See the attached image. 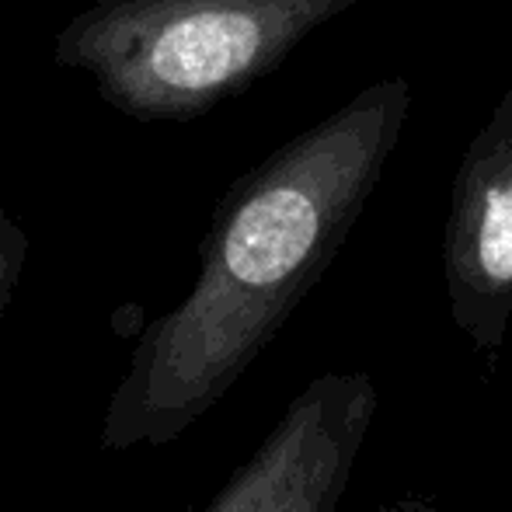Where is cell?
Instances as JSON below:
<instances>
[{"instance_id":"cell-4","label":"cell","mask_w":512,"mask_h":512,"mask_svg":"<svg viewBox=\"0 0 512 512\" xmlns=\"http://www.w3.org/2000/svg\"><path fill=\"white\" fill-rule=\"evenodd\" d=\"M450 321L495 359L512 324V88L460 157L443 227Z\"/></svg>"},{"instance_id":"cell-3","label":"cell","mask_w":512,"mask_h":512,"mask_svg":"<svg viewBox=\"0 0 512 512\" xmlns=\"http://www.w3.org/2000/svg\"><path fill=\"white\" fill-rule=\"evenodd\" d=\"M380 408L370 373H317L258 450L189 512H338Z\"/></svg>"},{"instance_id":"cell-2","label":"cell","mask_w":512,"mask_h":512,"mask_svg":"<svg viewBox=\"0 0 512 512\" xmlns=\"http://www.w3.org/2000/svg\"><path fill=\"white\" fill-rule=\"evenodd\" d=\"M359 0H95L53 60L140 122H185L241 95Z\"/></svg>"},{"instance_id":"cell-6","label":"cell","mask_w":512,"mask_h":512,"mask_svg":"<svg viewBox=\"0 0 512 512\" xmlns=\"http://www.w3.org/2000/svg\"><path fill=\"white\" fill-rule=\"evenodd\" d=\"M363 512H443L436 502L429 499H418V495H405V499H394V502H380L373 509H363Z\"/></svg>"},{"instance_id":"cell-1","label":"cell","mask_w":512,"mask_h":512,"mask_svg":"<svg viewBox=\"0 0 512 512\" xmlns=\"http://www.w3.org/2000/svg\"><path fill=\"white\" fill-rule=\"evenodd\" d=\"M408 112V77L366 84L230 185L192 290L129 352L105 405V450L168 446L227 398L349 241Z\"/></svg>"},{"instance_id":"cell-5","label":"cell","mask_w":512,"mask_h":512,"mask_svg":"<svg viewBox=\"0 0 512 512\" xmlns=\"http://www.w3.org/2000/svg\"><path fill=\"white\" fill-rule=\"evenodd\" d=\"M28 262V234L21 223L0 206V321H4L7 307H11L14 293L21 286Z\"/></svg>"}]
</instances>
